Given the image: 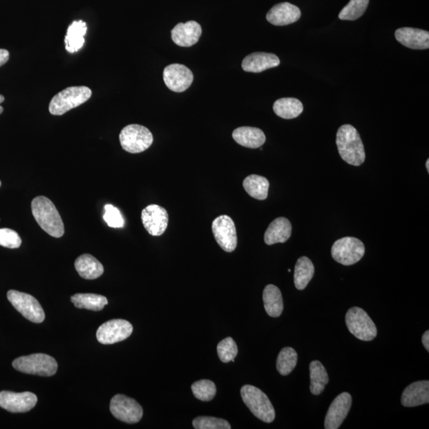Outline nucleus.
<instances>
[{
  "instance_id": "7c9ffc66",
  "label": "nucleus",
  "mask_w": 429,
  "mask_h": 429,
  "mask_svg": "<svg viewBox=\"0 0 429 429\" xmlns=\"http://www.w3.org/2000/svg\"><path fill=\"white\" fill-rule=\"evenodd\" d=\"M310 391L314 395H320L330 381L327 370L320 361H312L309 365Z\"/></svg>"
},
{
  "instance_id": "6e6552de",
  "label": "nucleus",
  "mask_w": 429,
  "mask_h": 429,
  "mask_svg": "<svg viewBox=\"0 0 429 429\" xmlns=\"http://www.w3.org/2000/svg\"><path fill=\"white\" fill-rule=\"evenodd\" d=\"M365 247L361 240L354 237H344L334 242L332 256L334 260L343 265L352 266L364 256Z\"/></svg>"
},
{
  "instance_id": "0eeeda50",
  "label": "nucleus",
  "mask_w": 429,
  "mask_h": 429,
  "mask_svg": "<svg viewBox=\"0 0 429 429\" xmlns=\"http://www.w3.org/2000/svg\"><path fill=\"white\" fill-rule=\"evenodd\" d=\"M345 321L350 332L360 341H372L377 336V327L372 318L359 307L347 311Z\"/></svg>"
},
{
  "instance_id": "2eb2a0df",
  "label": "nucleus",
  "mask_w": 429,
  "mask_h": 429,
  "mask_svg": "<svg viewBox=\"0 0 429 429\" xmlns=\"http://www.w3.org/2000/svg\"><path fill=\"white\" fill-rule=\"evenodd\" d=\"M38 397L30 392H0V407L10 412H26L35 407Z\"/></svg>"
},
{
  "instance_id": "ddd939ff",
  "label": "nucleus",
  "mask_w": 429,
  "mask_h": 429,
  "mask_svg": "<svg viewBox=\"0 0 429 429\" xmlns=\"http://www.w3.org/2000/svg\"><path fill=\"white\" fill-rule=\"evenodd\" d=\"M163 79L169 89L174 93H183L193 82V73L181 64H172L163 71Z\"/></svg>"
},
{
  "instance_id": "a211bd4d",
  "label": "nucleus",
  "mask_w": 429,
  "mask_h": 429,
  "mask_svg": "<svg viewBox=\"0 0 429 429\" xmlns=\"http://www.w3.org/2000/svg\"><path fill=\"white\" fill-rule=\"evenodd\" d=\"M395 38L401 45L412 50H428L429 48V33L426 30L399 28L395 32Z\"/></svg>"
},
{
  "instance_id": "9b49d317",
  "label": "nucleus",
  "mask_w": 429,
  "mask_h": 429,
  "mask_svg": "<svg viewBox=\"0 0 429 429\" xmlns=\"http://www.w3.org/2000/svg\"><path fill=\"white\" fill-rule=\"evenodd\" d=\"M213 236L219 246L226 252L236 250L238 243L237 232L234 221L230 216L222 215L213 222Z\"/></svg>"
},
{
  "instance_id": "72a5a7b5",
  "label": "nucleus",
  "mask_w": 429,
  "mask_h": 429,
  "mask_svg": "<svg viewBox=\"0 0 429 429\" xmlns=\"http://www.w3.org/2000/svg\"><path fill=\"white\" fill-rule=\"evenodd\" d=\"M193 395L202 401H209L214 399L216 394V388L213 381L210 380H200L192 385Z\"/></svg>"
},
{
  "instance_id": "412c9836",
  "label": "nucleus",
  "mask_w": 429,
  "mask_h": 429,
  "mask_svg": "<svg viewBox=\"0 0 429 429\" xmlns=\"http://www.w3.org/2000/svg\"><path fill=\"white\" fill-rule=\"evenodd\" d=\"M429 402V381H419L413 383L402 393L401 404L405 407H416Z\"/></svg>"
},
{
  "instance_id": "37998d69",
  "label": "nucleus",
  "mask_w": 429,
  "mask_h": 429,
  "mask_svg": "<svg viewBox=\"0 0 429 429\" xmlns=\"http://www.w3.org/2000/svg\"><path fill=\"white\" fill-rule=\"evenodd\" d=\"M0 187H1V182H0Z\"/></svg>"
},
{
  "instance_id": "6ab92c4d",
  "label": "nucleus",
  "mask_w": 429,
  "mask_h": 429,
  "mask_svg": "<svg viewBox=\"0 0 429 429\" xmlns=\"http://www.w3.org/2000/svg\"><path fill=\"white\" fill-rule=\"evenodd\" d=\"M301 12L299 8L289 3L275 5L267 15L269 23L274 26H286L298 21Z\"/></svg>"
},
{
  "instance_id": "c9c22d12",
  "label": "nucleus",
  "mask_w": 429,
  "mask_h": 429,
  "mask_svg": "<svg viewBox=\"0 0 429 429\" xmlns=\"http://www.w3.org/2000/svg\"><path fill=\"white\" fill-rule=\"evenodd\" d=\"M196 429H230L229 422L220 418L213 417H199L193 421Z\"/></svg>"
},
{
  "instance_id": "bb28decb",
  "label": "nucleus",
  "mask_w": 429,
  "mask_h": 429,
  "mask_svg": "<svg viewBox=\"0 0 429 429\" xmlns=\"http://www.w3.org/2000/svg\"><path fill=\"white\" fill-rule=\"evenodd\" d=\"M273 109L274 113L280 118L292 120L298 117L304 107L298 99L282 98L274 102Z\"/></svg>"
},
{
  "instance_id": "f3484780",
  "label": "nucleus",
  "mask_w": 429,
  "mask_h": 429,
  "mask_svg": "<svg viewBox=\"0 0 429 429\" xmlns=\"http://www.w3.org/2000/svg\"><path fill=\"white\" fill-rule=\"evenodd\" d=\"M172 39L175 44L182 47H190L198 44L202 28L195 21L185 23H178L171 31Z\"/></svg>"
},
{
  "instance_id": "5701e85b",
  "label": "nucleus",
  "mask_w": 429,
  "mask_h": 429,
  "mask_svg": "<svg viewBox=\"0 0 429 429\" xmlns=\"http://www.w3.org/2000/svg\"><path fill=\"white\" fill-rule=\"evenodd\" d=\"M292 235V225L288 219L279 217L270 222L267 230L265 232L264 241L270 246L276 243L285 242Z\"/></svg>"
},
{
  "instance_id": "423d86ee",
  "label": "nucleus",
  "mask_w": 429,
  "mask_h": 429,
  "mask_svg": "<svg viewBox=\"0 0 429 429\" xmlns=\"http://www.w3.org/2000/svg\"><path fill=\"white\" fill-rule=\"evenodd\" d=\"M120 141L123 149L131 153H139L150 148L153 142L151 131L146 126L131 124L121 131Z\"/></svg>"
},
{
  "instance_id": "58836bf2",
  "label": "nucleus",
  "mask_w": 429,
  "mask_h": 429,
  "mask_svg": "<svg viewBox=\"0 0 429 429\" xmlns=\"http://www.w3.org/2000/svg\"><path fill=\"white\" fill-rule=\"evenodd\" d=\"M9 57L10 54L8 50L0 49V67L3 66L8 61Z\"/></svg>"
},
{
  "instance_id": "f704fd0d",
  "label": "nucleus",
  "mask_w": 429,
  "mask_h": 429,
  "mask_svg": "<svg viewBox=\"0 0 429 429\" xmlns=\"http://www.w3.org/2000/svg\"><path fill=\"white\" fill-rule=\"evenodd\" d=\"M217 353L221 362L227 363L234 362L238 354V347L231 337H227L218 343Z\"/></svg>"
},
{
  "instance_id": "4468645a",
  "label": "nucleus",
  "mask_w": 429,
  "mask_h": 429,
  "mask_svg": "<svg viewBox=\"0 0 429 429\" xmlns=\"http://www.w3.org/2000/svg\"><path fill=\"white\" fill-rule=\"evenodd\" d=\"M141 218L143 226L153 236H160L167 229L169 214L161 206L151 204L146 207L142 211Z\"/></svg>"
},
{
  "instance_id": "a19ab883",
  "label": "nucleus",
  "mask_w": 429,
  "mask_h": 429,
  "mask_svg": "<svg viewBox=\"0 0 429 429\" xmlns=\"http://www.w3.org/2000/svg\"><path fill=\"white\" fill-rule=\"evenodd\" d=\"M4 97L2 95H0V104H1L4 102ZM3 111V108L2 106H0V114H2Z\"/></svg>"
},
{
  "instance_id": "4be33fe9",
  "label": "nucleus",
  "mask_w": 429,
  "mask_h": 429,
  "mask_svg": "<svg viewBox=\"0 0 429 429\" xmlns=\"http://www.w3.org/2000/svg\"><path fill=\"white\" fill-rule=\"evenodd\" d=\"M232 137L242 146L257 149L266 142V135L257 127L241 126L232 132Z\"/></svg>"
},
{
  "instance_id": "b1692460",
  "label": "nucleus",
  "mask_w": 429,
  "mask_h": 429,
  "mask_svg": "<svg viewBox=\"0 0 429 429\" xmlns=\"http://www.w3.org/2000/svg\"><path fill=\"white\" fill-rule=\"evenodd\" d=\"M75 268L79 276L87 280L97 279L104 271L103 265L88 254H82L76 259Z\"/></svg>"
},
{
  "instance_id": "f257e3e1",
  "label": "nucleus",
  "mask_w": 429,
  "mask_h": 429,
  "mask_svg": "<svg viewBox=\"0 0 429 429\" xmlns=\"http://www.w3.org/2000/svg\"><path fill=\"white\" fill-rule=\"evenodd\" d=\"M31 210L35 220L47 234L55 238L65 234V225L59 211L49 198L44 196L35 198L32 200Z\"/></svg>"
},
{
  "instance_id": "79ce46f5",
  "label": "nucleus",
  "mask_w": 429,
  "mask_h": 429,
  "mask_svg": "<svg viewBox=\"0 0 429 429\" xmlns=\"http://www.w3.org/2000/svg\"><path fill=\"white\" fill-rule=\"evenodd\" d=\"M426 168H427L428 173H429V159H428L426 162Z\"/></svg>"
},
{
  "instance_id": "9d476101",
  "label": "nucleus",
  "mask_w": 429,
  "mask_h": 429,
  "mask_svg": "<svg viewBox=\"0 0 429 429\" xmlns=\"http://www.w3.org/2000/svg\"><path fill=\"white\" fill-rule=\"evenodd\" d=\"M110 411L121 421L135 423L142 419L143 410L137 402L123 394L115 395L111 399Z\"/></svg>"
},
{
  "instance_id": "20e7f679",
  "label": "nucleus",
  "mask_w": 429,
  "mask_h": 429,
  "mask_svg": "<svg viewBox=\"0 0 429 429\" xmlns=\"http://www.w3.org/2000/svg\"><path fill=\"white\" fill-rule=\"evenodd\" d=\"M243 402L254 416L266 423L275 419L274 408L266 394L251 385H243L241 389Z\"/></svg>"
},
{
  "instance_id": "393cba45",
  "label": "nucleus",
  "mask_w": 429,
  "mask_h": 429,
  "mask_svg": "<svg viewBox=\"0 0 429 429\" xmlns=\"http://www.w3.org/2000/svg\"><path fill=\"white\" fill-rule=\"evenodd\" d=\"M87 24L82 20L74 21L68 26L65 38L66 49L70 54L81 50L84 44V35H86Z\"/></svg>"
},
{
  "instance_id": "39448f33",
  "label": "nucleus",
  "mask_w": 429,
  "mask_h": 429,
  "mask_svg": "<svg viewBox=\"0 0 429 429\" xmlns=\"http://www.w3.org/2000/svg\"><path fill=\"white\" fill-rule=\"evenodd\" d=\"M12 365L18 372L42 377H50L55 375L58 367L56 360L46 354H33L21 356L14 360Z\"/></svg>"
},
{
  "instance_id": "c756f323",
  "label": "nucleus",
  "mask_w": 429,
  "mask_h": 429,
  "mask_svg": "<svg viewBox=\"0 0 429 429\" xmlns=\"http://www.w3.org/2000/svg\"><path fill=\"white\" fill-rule=\"evenodd\" d=\"M71 301L78 309L95 312L102 310L108 303L105 296L94 294H77L71 296Z\"/></svg>"
},
{
  "instance_id": "c85d7f7f",
  "label": "nucleus",
  "mask_w": 429,
  "mask_h": 429,
  "mask_svg": "<svg viewBox=\"0 0 429 429\" xmlns=\"http://www.w3.org/2000/svg\"><path fill=\"white\" fill-rule=\"evenodd\" d=\"M315 268L309 258L301 257L296 263L294 284L298 290H303L314 278Z\"/></svg>"
},
{
  "instance_id": "a878e982",
  "label": "nucleus",
  "mask_w": 429,
  "mask_h": 429,
  "mask_svg": "<svg viewBox=\"0 0 429 429\" xmlns=\"http://www.w3.org/2000/svg\"><path fill=\"white\" fill-rule=\"evenodd\" d=\"M263 302L265 310L271 317H278L282 315L284 309V303L282 293L274 285H268L263 291Z\"/></svg>"
},
{
  "instance_id": "2f4dec72",
  "label": "nucleus",
  "mask_w": 429,
  "mask_h": 429,
  "mask_svg": "<svg viewBox=\"0 0 429 429\" xmlns=\"http://www.w3.org/2000/svg\"><path fill=\"white\" fill-rule=\"evenodd\" d=\"M296 363H298V353L292 347H285L278 356V372L283 376L288 375L293 372Z\"/></svg>"
},
{
  "instance_id": "7ed1b4c3",
  "label": "nucleus",
  "mask_w": 429,
  "mask_h": 429,
  "mask_svg": "<svg viewBox=\"0 0 429 429\" xmlns=\"http://www.w3.org/2000/svg\"><path fill=\"white\" fill-rule=\"evenodd\" d=\"M92 90L86 86L67 88L51 99L49 111L51 115H62L79 107L92 97Z\"/></svg>"
},
{
  "instance_id": "dca6fc26",
  "label": "nucleus",
  "mask_w": 429,
  "mask_h": 429,
  "mask_svg": "<svg viewBox=\"0 0 429 429\" xmlns=\"http://www.w3.org/2000/svg\"><path fill=\"white\" fill-rule=\"evenodd\" d=\"M352 397L348 393H342L332 401L325 417V428L326 429H338L351 410Z\"/></svg>"
},
{
  "instance_id": "cd10ccee",
  "label": "nucleus",
  "mask_w": 429,
  "mask_h": 429,
  "mask_svg": "<svg viewBox=\"0 0 429 429\" xmlns=\"http://www.w3.org/2000/svg\"><path fill=\"white\" fill-rule=\"evenodd\" d=\"M242 185L249 196L254 199L264 200L268 197L269 183L266 178L252 174L245 179Z\"/></svg>"
},
{
  "instance_id": "f8f14e48",
  "label": "nucleus",
  "mask_w": 429,
  "mask_h": 429,
  "mask_svg": "<svg viewBox=\"0 0 429 429\" xmlns=\"http://www.w3.org/2000/svg\"><path fill=\"white\" fill-rule=\"evenodd\" d=\"M133 332L130 322L115 319L105 322L98 328L97 338L102 344H114L126 340Z\"/></svg>"
},
{
  "instance_id": "4c0bfd02",
  "label": "nucleus",
  "mask_w": 429,
  "mask_h": 429,
  "mask_svg": "<svg viewBox=\"0 0 429 429\" xmlns=\"http://www.w3.org/2000/svg\"><path fill=\"white\" fill-rule=\"evenodd\" d=\"M22 238L17 232L9 229H0V246L10 249L19 248Z\"/></svg>"
},
{
  "instance_id": "1a4fd4ad",
  "label": "nucleus",
  "mask_w": 429,
  "mask_h": 429,
  "mask_svg": "<svg viewBox=\"0 0 429 429\" xmlns=\"http://www.w3.org/2000/svg\"><path fill=\"white\" fill-rule=\"evenodd\" d=\"M8 299L14 308L20 312L26 319L40 324L45 320V312L38 300L28 294L9 290Z\"/></svg>"
},
{
  "instance_id": "f03ea898",
  "label": "nucleus",
  "mask_w": 429,
  "mask_h": 429,
  "mask_svg": "<svg viewBox=\"0 0 429 429\" xmlns=\"http://www.w3.org/2000/svg\"><path fill=\"white\" fill-rule=\"evenodd\" d=\"M336 145L344 162L354 166L363 165L365 159L364 146L361 137L353 126L345 124L339 128Z\"/></svg>"
},
{
  "instance_id": "aec40b11",
  "label": "nucleus",
  "mask_w": 429,
  "mask_h": 429,
  "mask_svg": "<svg viewBox=\"0 0 429 429\" xmlns=\"http://www.w3.org/2000/svg\"><path fill=\"white\" fill-rule=\"evenodd\" d=\"M280 59L278 56L269 53L258 52L247 56L242 63V70L248 73H262L278 67Z\"/></svg>"
},
{
  "instance_id": "e433bc0d",
  "label": "nucleus",
  "mask_w": 429,
  "mask_h": 429,
  "mask_svg": "<svg viewBox=\"0 0 429 429\" xmlns=\"http://www.w3.org/2000/svg\"><path fill=\"white\" fill-rule=\"evenodd\" d=\"M104 220L110 227L120 229L124 226V219L120 211L113 204H107L104 207Z\"/></svg>"
},
{
  "instance_id": "473e14b6",
  "label": "nucleus",
  "mask_w": 429,
  "mask_h": 429,
  "mask_svg": "<svg viewBox=\"0 0 429 429\" xmlns=\"http://www.w3.org/2000/svg\"><path fill=\"white\" fill-rule=\"evenodd\" d=\"M370 0H351L344 7L339 18L341 20L354 21L363 16L367 10Z\"/></svg>"
},
{
  "instance_id": "ea45409f",
  "label": "nucleus",
  "mask_w": 429,
  "mask_h": 429,
  "mask_svg": "<svg viewBox=\"0 0 429 429\" xmlns=\"http://www.w3.org/2000/svg\"><path fill=\"white\" fill-rule=\"evenodd\" d=\"M422 343L423 347L429 352V332L426 331L422 336Z\"/></svg>"
}]
</instances>
